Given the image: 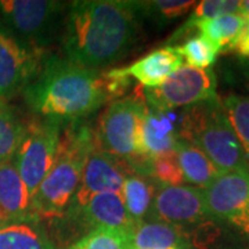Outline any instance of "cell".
<instances>
[{"instance_id": "obj_1", "label": "cell", "mask_w": 249, "mask_h": 249, "mask_svg": "<svg viewBox=\"0 0 249 249\" xmlns=\"http://www.w3.org/2000/svg\"><path fill=\"white\" fill-rule=\"evenodd\" d=\"M130 78L118 70L101 72L57 55L45 57L32 82L22 91L28 107L39 118L64 124L82 121L126 93Z\"/></svg>"}, {"instance_id": "obj_2", "label": "cell", "mask_w": 249, "mask_h": 249, "mask_svg": "<svg viewBox=\"0 0 249 249\" xmlns=\"http://www.w3.org/2000/svg\"><path fill=\"white\" fill-rule=\"evenodd\" d=\"M140 17L136 1H71L60 35L62 53L68 61L100 71L133 45Z\"/></svg>"}, {"instance_id": "obj_3", "label": "cell", "mask_w": 249, "mask_h": 249, "mask_svg": "<svg viewBox=\"0 0 249 249\" xmlns=\"http://www.w3.org/2000/svg\"><path fill=\"white\" fill-rule=\"evenodd\" d=\"M96 148L93 127L82 121L62 127L53 166L32 198V214L37 219H58L67 213L80 184L89 154Z\"/></svg>"}, {"instance_id": "obj_4", "label": "cell", "mask_w": 249, "mask_h": 249, "mask_svg": "<svg viewBox=\"0 0 249 249\" xmlns=\"http://www.w3.org/2000/svg\"><path fill=\"white\" fill-rule=\"evenodd\" d=\"M178 137L201 148L220 173H249L247 155L219 97L186 108L178 127Z\"/></svg>"}, {"instance_id": "obj_5", "label": "cell", "mask_w": 249, "mask_h": 249, "mask_svg": "<svg viewBox=\"0 0 249 249\" xmlns=\"http://www.w3.org/2000/svg\"><path fill=\"white\" fill-rule=\"evenodd\" d=\"M65 1L55 0H0V24L24 45L43 53L60 37Z\"/></svg>"}, {"instance_id": "obj_6", "label": "cell", "mask_w": 249, "mask_h": 249, "mask_svg": "<svg viewBox=\"0 0 249 249\" xmlns=\"http://www.w3.org/2000/svg\"><path fill=\"white\" fill-rule=\"evenodd\" d=\"M145 111L142 98H119L109 103L93 127L98 151L126 162L140 157V124Z\"/></svg>"}, {"instance_id": "obj_7", "label": "cell", "mask_w": 249, "mask_h": 249, "mask_svg": "<svg viewBox=\"0 0 249 249\" xmlns=\"http://www.w3.org/2000/svg\"><path fill=\"white\" fill-rule=\"evenodd\" d=\"M64 124L58 119L39 116L27 122L24 139L13 160L32 198L53 166Z\"/></svg>"}, {"instance_id": "obj_8", "label": "cell", "mask_w": 249, "mask_h": 249, "mask_svg": "<svg viewBox=\"0 0 249 249\" xmlns=\"http://www.w3.org/2000/svg\"><path fill=\"white\" fill-rule=\"evenodd\" d=\"M216 96V76L211 70H198L183 64L155 89L142 90L147 107L160 112L188 108L209 101Z\"/></svg>"}, {"instance_id": "obj_9", "label": "cell", "mask_w": 249, "mask_h": 249, "mask_svg": "<svg viewBox=\"0 0 249 249\" xmlns=\"http://www.w3.org/2000/svg\"><path fill=\"white\" fill-rule=\"evenodd\" d=\"M202 194L211 217L229 223L249 237V173H222L202 188Z\"/></svg>"}, {"instance_id": "obj_10", "label": "cell", "mask_w": 249, "mask_h": 249, "mask_svg": "<svg viewBox=\"0 0 249 249\" xmlns=\"http://www.w3.org/2000/svg\"><path fill=\"white\" fill-rule=\"evenodd\" d=\"M45 55L24 45L0 24V101L22 93L39 71Z\"/></svg>"}, {"instance_id": "obj_11", "label": "cell", "mask_w": 249, "mask_h": 249, "mask_svg": "<svg viewBox=\"0 0 249 249\" xmlns=\"http://www.w3.org/2000/svg\"><path fill=\"white\" fill-rule=\"evenodd\" d=\"M202 188L193 186H157L147 220L186 227L208 220Z\"/></svg>"}, {"instance_id": "obj_12", "label": "cell", "mask_w": 249, "mask_h": 249, "mask_svg": "<svg viewBox=\"0 0 249 249\" xmlns=\"http://www.w3.org/2000/svg\"><path fill=\"white\" fill-rule=\"evenodd\" d=\"M132 172L133 170L124 160L94 148L86 160L80 184L65 214L78 212L93 196L107 193L119 194L124 178Z\"/></svg>"}, {"instance_id": "obj_13", "label": "cell", "mask_w": 249, "mask_h": 249, "mask_svg": "<svg viewBox=\"0 0 249 249\" xmlns=\"http://www.w3.org/2000/svg\"><path fill=\"white\" fill-rule=\"evenodd\" d=\"M64 216H67L68 219H75L82 226L89 227V231L97 229H107L130 234L134 226L137 224L127 213L121 194L116 193L93 196L78 212Z\"/></svg>"}, {"instance_id": "obj_14", "label": "cell", "mask_w": 249, "mask_h": 249, "mask_svg": "<svg viewBox=\"0 0 249 249\" xmlns=\"http://www.w3.org/2000/svg\"><path fill=\"white\" fill-rule=\"evenodd\" d=\"M183 62L178 47L166 46L154 50L127 67L116 70L121 75L137 80L144 89H155L178 70Z\"/></svg>"}, {"instance_id": "obj_15", "label": "cell", "mask_w": 249, "mask_h": 249, "mask_svg": "<svg viewBox=\"0 0 249 249\" xmlns=\"http://www.w3.org/2000/svg\"><path fill=\"white\" fill-rule=\"evenodd\" d=\"M178 140V127H175L168 112L145 106L140 124V157L158 158L172 155Z\"/></svg>"}, {"instance_id": "obj_16", "label": "cell", "mask_w": 249, "mask_h": 249, "mask_svg": "<svg viewBox=\"0 0 249 249\" xmlns=\"http://www.w3.org/2000/svg\"><path fill=\"white\" fill-rule=\"evenodd\" d=\"M32 214V196L14 160L0 163V222L25 219Z\"/></svg>"}, {"instance_id": "obj_17", "label": "cell", "mask_w": 249, "mask_h": 249, "mask_svg": "<svg viewBox=\"0 0 249 249\" xmlns=\"http://www.w3.org/2000/svg\"><path fill=\"white\" fill-rule=\"evenodd\" d=\"M0 249H57L40 219L29 216L0 222Z\"/></svg>"}, {"instance_id": "obj_18", "label": "cell", "mask_w": 249, "mask_h": 249, "mask_svg": "<svg viewBox=\"0 0 249 249\" xmlns=\"http://www.w3.org/2000/svg\"><path fill=\"white\" fill-rule=\"evenodd\" d=\"M130 249H190L183 229L168 223L142 220L129 234Z\"/></svg>"}, {"instance_id": "obj_19", "label": "cell", "mask_w": 249, "mask_h": 249, "mask_svg": "<svg viewBox=\"0 0 249 249\" xmlns=\"http://www.w3.org/2000/svg\"><path fill=\"white\" fill-rule=\"evenodd\" d=\"M175 155L184 176V181L193 187L205 188L222 173L201 148L184 140H178Z\"/></svg>"}, {"instance_id": "obj_20", "label": "cell", "mask_w": 249, "mask_h": 249, "mask_svg": "<svg viewBox=\"0 0 249 249\" xmlns=\"http://www.w3.org/2000/svg\"><path fill=\"white\" fill-rule=\"evenodd\" d=\"M157 186L158 184H155L151 178L134 172L129 173L124 178L119 194L122 196L127 213L136 223L147 219Z\"/></svg>"}, {"instance_id": "obj_21", "label": "cell", "mask_w": 249, "mask_h": 249, "mask_svg": "<svg viewBox=\"0 0 249 249\" xmlns=\"http://www.w3.org/2000/svg\"><path fill=\"white\" fill-rule=\"evenodd\" d=\"M242 24L244 16L241 13H235L196 22L191 25L190 29H196L199 32V36H202L211 45H213L220 53L230 52L235 37L240 34Z\"/></svg>"}, {"instance_id": "obj_22", "label": "cell", "mask_w": 249, "mask_h": 249, "mask_svg": "<svg viewBox=\"0 0 249 249\" xmlns=\"http://www.w3.org/2000/svg\"><path fill=\"white\" fill-rule=\"evenodd\" d=\"M27 122L7 103L0 101V163L14 158L24 139Z\"/></svg>"}, {"instance_id": "obj_23", "label": "cell", "mask_w": 249, "mask_h": 249, "mask_svg": "<svg viewBox=\"0 0 249 249\" xmlns=\"http://www.w3.org/2000/svg\"><path fill=\"white\" fill-rule=\"evenodd\" d=\"M222 106L249 163V96H226Z\"/></svg>"}, {"instance_id": "obj_24", "label": "cell", "mask_w": 249, "mask_h": 249, "mask_svg": "<svg viewBox=\"0 0 249 249\" xmlns=\"http://www.w3.org/2000/svg\"><path fill=\"white\" fill-rule=\"evenodd\" d=\"M142 17H150L160 25H166L170 21L187 14L194 9V0H154V1H136Z\"/></svg>"}, {"instance_id": "obj_25", "label": "cell", "mask_w": 249, "mask_h": 249, "mask_svg": "<svg viewBox=\"0 0 249 249\" xmlns=\"http://www.w3.org/2000/svg\"><path fill=\"white\" fill-rule=\"evenodd\" d=\"M240 0H202L199 3H196L194 11L191 13L186 24L172 36L170 42H173L178 36L183 35L186 31L190 29L191 25H194L196 22H201L205 19H212V18L226 16V14L240 13Z\"/></svg>"}, {"instance_id": "obj_26", "label": "cell", "mask_w": 249, "mask_h": 249, "mask_svg": "<svg viewBox=\"0 0 249 249\" xmlns=\"http://www.w3.org/2000/svg\"><path fill=\"white\" fill-rule=\"evenodd\" d=\"M62 249H130L129 234L118 230L97 229L86 232L72 245Z\"/></svg>"}, {"instance_id": "obj_27", "label": "cell", "mask_w": 249, "mask_h": 249, "mask_svg": "<svg viewBox=\"0 0 249 249\" xmlns=\"http://www.w3.org/2000/svg\"><path fill=\"white\" fill-rule=\"evenodd\" d=\"M178 50L187 65L198 70H208L213 65L219 54V50L202 36L190 37L186 43L178 46Z\"/></svg>"}, {"instance_id": "obj_28", "label": "cell", "mask_w": 249, "mask_h": 249, "mask_svg": "<svg viewBox=\"0 0 249 249\" xmlns=\"http://www.w3.org/2000/svg\"><path fill=\"white\" fill-rule=\"evenodd\" d=\"M244 16V24L240 34L237 35L234 43L231 45L230 52L238 54L242 58H249V16Z\"/></svg>"}, {"instance_id": "obj_29", "label": "cell", "mask_w": 249, "mask_h": 249, "mask_svg": "<svg viewBox=\"0 0 249 249\" xmlns=\"http://www.w3.org/2000/svg\"><path fill=\"white\" fill-rule=\"evenodd\" d=\"M240 13L241 14H245V16H249V0H244V1H241Z\"/></svg>"}]
</instances>
